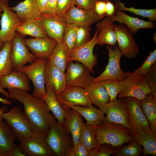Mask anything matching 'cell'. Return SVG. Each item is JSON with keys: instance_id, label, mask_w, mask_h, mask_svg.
Listing matches in <instances>:
<instances>
[{"instance_id": "6da1fadb", "label": "cell", "mask_w": 156, "mask_h": 156, "mask_svg": "<svg viewBox=\"0 0 156 156\" xmlns=\"http://www.w3.org/2000/svg\"><path fill=\"white\" fill-rule=\"evenodd\" d=\"M28 92L15 88L8 89V92L11 99L23 104L24 113L36 134L46 136L56 119L43 99L34 97Z\"/></svg>"}, {"instance_id": "7a4b0ae2", "label": "cell", "mask_w": 156, "mask_h": 156, "mask_svg": "<svg viewBox=\"0 0 156 156\" xmlns=\"http://www.w3.org/2000/svg\"><path fill=\"white\" fill-rule=\"evenodd\" d=\"M95 128L97 146L106 143L117 148L134 140L133 134L120 124L102 122Z\"/></svg>"}, {"instance_id": "3957f363", "label": "cell", "mask_w": 156, "mask_h": 156, "mask_svg": "<svg viewBox=\"0 0 156 156\" xmlns=\"http://www.w3.org/2000/svg\"><path fill=\"white\" fill-rule=\"evenodd\" d=\"M70 134L64 125L57 121L47 133V142L56 156H72L74 145Z\"/></svg>"}, {"instance_id": "277c9868", "label": "cell", "mask_w": 156, "mask_h": 156, "mask_svg": "<svg viewBox=\"0 0 156 156\" xmlns=\"http://www.w3.org/2000/svg\"><path fill=\"white\" fill-rule=\"evenodd\" d=\"M20 142L36 134L29 121L20 107L16 106L2 116Z\"/></svg>"}, {"instance_id": "5b68a950", "label": "cell", "mask_w": 156, "mask_h": 156, "mask_svg": "<svg viewBox=\"0 0 156 156\" xmlns=\"http://www.w3.org/2000/svg\"><path fill=\"white\" fill-rule=\"evenodd\" d=\"M125 73L126 78L120 81L122 89L118 94L119 98L133 97L140 101L147 94L152 92L145 76L129 71Z\"/></svg>"}, {"instance_id": "8992f818", "label": "cell", "mask_w": 156, "mask_h": 156, "mask_svg": "<svg viewBox=\"0 0 156 156\" xmlns=\"http://www.w3.org/2000/svg\"><path fill=\"white\" fill-rule=\"evenodd\" d=\"M47 59L38 58L29 65L24 66L19 70L31 81L34 87L32 96L34 97L43 99L46 94L45 73Z\"/></svg>"}, {"instance_id": "52a82bcc", "label": "cell", "mask_w": 156, "mask_h": 156, "mask_svg": "<svg viewBox=\"0 0 156 156\" xmlns=\"http://www.w3.org/2000/svg\"><path fill=\"white\" fill-rule=\"evenodd\" d=\"M8 0H0L3 13H1L0 43L12 41L18 27L22 22L8 6Z\"/></svg>"}, {"instance_id": "ba28073f", "label": "cell", "mask_w": 156, "mask_h": 156, "mask_svg": "<svg viewBox=\"0 0 156 156\" xmlns=\"http://www.w3.org/2000/svg\"><path fill=\"white\" fill-rule=\"evenodd\" d=\"M99 109L106 114L103 122L122 125L133 133L129 123L125 98H119L113 101H109Z\"/></svg>"}, {"instance_id": "9c48e42d", "label": "cell", "mask_w": 156, "mask_h": 156, "mask_svg": "<svg viewBox=\"0 0 156 156\" xmlns=\"http://www.w3.org/2000/svg\"><path fill=\"white\" fill-rule=\"evenodd\" d=\"M106 47L109 55L108 63L103 72L94 78L92 82L108 79L121 81L126 78L125 73L120 67V61L122 55L118 46L107 45Z\"/></svg>"}, {"instance_id": "30bf717a", "label": "cell", "mask_w": 156, "mask_h": 156, "mask_svg": "<svg viewBox=\"0 0 156 156\" xmlns=\"http://www.w3.org/2000/svg\"><path fill=\"white\" fill-rule=\"evenodd\" d=\"M24 39V36L16 32L12 39L11 58L13 70L19 71L26 63H32L38 58L29 52Z\"/></svg>"}, {"instance_id": "8fae6325", "label": "cell", "mask_w": 156, "mask_h": 156, "mask_svg": "<svg viewBox=\"0 0 156 156\" xmlns=\"http://www.w3.org/2000/svg\"><path fill=\"white\" fill-rule=\"evenodd\" d=\"M118 47L125 57L135 58L139 53V48L133 35V33L124 24L114 25Z\"/></svg>"}, {"instance_id": "7c38bea8", "label": "cell", "mask_w": 156, "mask_h": 156, "mask_svg": "<svg viewBox=\"0 0 156 156\" xmlns=\"http://www.w3.org/2000/svg\"><path fill=\"white\" fill-rule=\"evenodd\" d=\"M98 30L96 29L92 38L86 43L74 48L69 53V61L81 62L93 74V67L97 62L96 57L93 53V50L96 44Z\"/></svg>"}, {"instance_id": "4fadbf2b", "label": "cell", "mask_w": 156, "mask_h": 156, "mask_svg": "<svg viewBox=\"0 0 156 156\" xmlns=\"http://www.w3.org/2000/svg\"><path fill=\"white\" fill-rule=\"evenodd\" d=\"M129 121L134 135L146 129L150 123L140 107V100L133 97H125Z\"/></svg>"}, {"instance_id": "5bb4252c", "label": "cell", "mask_w": 156, "mask_h": 156, "mask_svg": "<svg viewBox=\"0 0 156 156\" xmlns=\"http://www.w3.org/2000/svg\"><path fill=\"white\" fill-rule=\"evenodd\" d=\"M46 136L36 135L20 142L19 144L25 156H55L48 144Z\"/></svg>"}, {"instance_id": "9a60e30c", "label": "cell", "mask_w": 156, "mask_h": 156, "mask_svg": "<svg viewBox=\"0 0 156 156\" xmlns=\"http://www.w3.org/2000/svg\"><path fill=\"white\" fill-rule=\"evenodd\" d=\"M83 65L70 62L65 73L67 86L84 88L92 82L94 77Z\"/></svg>"}, {"instance_id": "2e32d148", "label": "cell", "mask_w": 156, "mask_h": 156, "mask_svg": "<svg viewBox=\"0 0 156 156\" xmlns=\"http://www.w3.org/2000/svg\"><path fill=\"white\" fill-rule=\"evenodd\" d=\"M62 105L69 107L73 106L87 107L92 105L84 88L66 86L61 93L56 96Z\"/></svg>"}, {"instance_id": "e0dca14e", "label": "cell", "mask_w": 156, "mask_h": 156, "mask_svg": "<svg viewBox=\"0 0 156 156\" xmlns=\"http://www.w3.org/2000/svg\"><path fill=\"white\" fill-rule=\"evenodd\" d=\"M64 18L67 23L78 26H90L100 21L94 9L85 10L75 5L68 10Z\"/></svg>"}, {"instance_id": "ac0fdd59", "label": "cell", "mask_w": 156, "mask_h": 156, "mask_svg": "<svg viewBox=\"0 0 156 156\" xmlns=\"http://www.w3.org/2000/svg\"><path fill=\"white\" fill-rule=\"evenodd\" d=\"M46 90L53 91L56 96L66 88L65 73L57 68L47 59L45 73Z\"/></svg>"}, {"instance_id": "d6986e66", "label": "cell", "mask_w": 156, "mask_h": 156, "mask_svg": "<svg viewBox=\"0 0 156 156\" xmlns=\"http://www.w3.org/2000/svg\"><path fill=\"white\" fill-rule=\"evenodd\" d=\"M42 23L47 36L56 40L58 42L64 41L63 36L67 24L64 18L57 15L53 16L42 14L39 18Z\"/></svg>"}, {"instance_id": "ffe728a7", "label": "cell", "mask_w": 156, "mask_h": 156, "mask_svg": "<svg viewBox=\"0 0 156 156\" xmlns=\"http://www.w3.org/2000/svg\"><path fill=\"white\" fill-rule=\"evenodd\" d=\"M24 42L32 54L38 58L48 59L57 42L48 37L24 39Z\"/></svg>"}, {"instance_id": "44dd1931", "label": "cell", "mask_w": 156, "mask_h": 156, "mask_svg": "<svg viewBox=\"0 0 156 156\" xmlns=\"http://www.w3.org/2000/svg\"><path fill=\"white\" fill-rule=\"evenodd\" d=\"M62 106L66 113L64 118V125L71 135L74 151L79 141L81 128L84 123L81 116L77 111L68 107Z\"/></svg>"}, {"instance_id": "7402d4cb", "label": "cell", "mask_w": 156, "mask_h": 156, "mask_svg": "<svg viewBox=\"0 0 156 156\" xmlns=\"http://www.w3.org/2000/svg\"><path fill=\"white\" fill-rule=\"evenodd\" d=\"M114 22L111 18L105 17L96 24L98 30L96 44L101 46L107 44L113 46L116 45V37L114 30Z\"/></svg>"}, {"instance_id": "603a6c76", "label": "cell", "mask_w": 156, "mask_h": 156, "mask_svg": "<svg viewBox=\"0 0 156 156\" xmlns=\"http://www.w3.org/2000/svg\"><path fill=\"white\" fill-rule=\"evenodd\" d=\"M30 79L20 71L12 70L0 79V87L2 89L17 88L27 92L30 90Z\"/></svg>"}, {"instance_id": "cb8c5ba5", "label": "cell", "mask_w": 156, "mask_h": 156, "mask_svg": "<svg viewBox=\"0 0 156 156\" xmlns=\"http://www.w3.org/2000/svg\"><path fill=\"white\" fill-rule=\"evenodd\" d=\"M111 18L114 21H117L120 24L125 25L134 34H137L138 31L141 29H155V28L154 22L146 21L129 16L118 9L115 15Z\"/></svg>"}, {"instance_id": "d4e9b609", "label": "cell", "mask_w": 156, "mask_h": 156, "mask_svg": "<svg viewBox=\"0 0 156 156\" xmlns=\"http://www.w3.org/2000/svg\"><path fill=\"white\" fill-rule=\"evenodd\" d=\"M16 31L23 36L29 35L35 38L48 37L39 18L29 19L22 22L17 28Z\"/></svg>"}, {"instance_id": "484cf974", "label": "cell", "mask_w": 156, "mask_h": 156, "mask_svg": "<svg viewBox=\"0 0 156 156\" xmlns=\"http://www.w3.org/2000/svg\"><path fill=\"white\" fill-rule=\"evenodd\" d=\"M10 8L15 12L22 22L29 19L39 18L42 15L35 0H24Z\"/></svg>"}, {"instance_id": "4316f807", "label": "cell", "mask_w": 156, "mask_h": 156, "mask_svg": "<svg viewBox=\"0 0 156 156\" xmlns=\"http://www.w3.org/2000/svg\"><path fill=\"white\" fill-rule=\"evenodd\" d=\"M69 56L67 45L63 41L56 44L48 59L54 66L65 73L70 62Z\"/></svg>"}, {"instance_id": "83f0119b", "label": "cell", "mask_w": 156, "mask_h": 156, "mask_svg": "<svg viewBox=\"0 0 156 156\" xmlns=\"http://www.w3.org/2000/svg\"><path fill=\"white\" fill-rule=\"evenodd\" d=\"M134 140L143 148V156L156 155V133L151 129L143 130L134 135Z\"/></svg>"}, {"instance_id": "f1b7e54d", "label": "cell", "mask_w": 156, "mask_h": 156, "mask_svg": "<svg viewBox=\"0 0 156 156\" xmlns=\"http://www.w3.org/2000/svg\"><path fill=\"white\" fill-rule=\"evenodd\" d=\"M92 104L99 108L109 101V97L106 89L99 82H92L84 88Z\"/></svg>"}, {"instance_id": "f546056e", "label": "cell", "mask_w": 156, "mask_h": 156, "mask_svg": "<svg viewBox=\"0 0 156 156\" xmlns=\"http://www.w3.org/2000/svg\"><path fill=\"white\" fill-rule=\"evenodd\" d=\"M70 107L83 116L86 121V125L94 127L102 123L105 116L102 110L96 109L92 105L86 107L73 106Z\"/></svg>"}, {"instance_id": "4dcf8cb0", "label": "cell", "mask_w": 156, "mask_h": 156, "mask_svg": "<svg viewBox=\"0 0 156 156\" xmlns=\"http://www.w3.org/2000/svg\"><path fill=\"white\" fill-rule=\"evenodd\" d=\"M140 101L141 107L149 122L150 128L156 133V93H148Z\"/></svg>"}, {"instance_id": "1f68e13d", "label": "cell", "mask_w": 156, "mask_h": 156, "mask_svg": "<svg viewBox=\"0 0 156 156\" xmlns=\"http://www.w3.org/2000/svg\"><path fill=\"white\" fill-rule=\"evenodd\" d=\"M16 137L6 122L0 120V156H7Z\"/></svg>"}, {"instance_id": "d6a6232c", "label": "cell", "mask_w": 156, "mask_h": 156, "mask_svg": "<svg viewBox=\"0 0 156 156\" xmlns=\"http://www.w3.org/2000/svg\"><path fill=\"white\" fill-rule=\"evenodd\" d=\"M43 99L49 110L52 112L57 122L64 125L66 112L61 104L57 100L54 92L51 90H47Z\"/></svg>"}, {"instance_id": "836d02e7", "label": "cell", "mask_w": 156, "mask_h": 156, "mask_svg": "<svg viewBox=\"0 0 156 156\" xmlns=\"http://www.w3.org/2000/svg\"><path fill=\"white\" fill-rule=\"evenodd\" d=\"M12 41L5 42L0 50V79L13 70L11 58Z\"/></svg>"}, {"instance_id": "e575fe53", "label": "cell", "mask_w": 156, "mask_h": 156, "mask_svg": "<svg viewBox=\"0 0 156 156\" xmlns=\"http://www.w3.org/2000/svg\"><path fill=\"white\" fill-rule=\"evenodd\" d=\"M79 141L89 151L94 149L97 146L95 127L84 123L81 130Z\"/></svg>"}, {"instance_id": "d590c367", "label": "cell", "mask_w": 156, "mask_h": 156, "mask_svg": "<svg viewBox=\"0 0 156 156\" xmlns=\"http://www.w3.org/2000/svg\"><path fill=\"white\" fill-rule=\"evenodd\" d=\"M114 4L116 8L120 11H128L135 15L147 18L149 21L153 22L156 20V8L146 9L135 8L133 7H126L125 4L119 0H115Z\"/></svg>"}, {"instance_id": "8d00e7d4", "label": "cell", "mask_w": 156, "mask_h": 156, "mask_svg": "<svg viewBox=\"0 0 156 156\" xmlns=\"http://www.w3.org/2000/svg\"><path fill=\"white\" fill-rule=\"evenodd\" d=\"M144 150L135 140L130 143L117 148L115 155L117 156H139L143 154Z\"/></svg>"}, {"instance_id": "74e56055", "label": "cell", "mask_w": 156, "mask_h": 156, "mask_svg": "<svg viewBox=\"0 0 156 156\" xmlns=\"http://www.w3.org/2000/svg\"><path fill=\"white\" fill-rule=\"evenodd\" d=\"M107 90L109 96V101L115 100L122 89L120 81L112 79H106L99 81Z\"/></svg>"}, {"instance_id": "f35d334b", "label": "cell", "mask_w": 156, "mask_h": 156, "mask_svg": "<svg viewBox=\"0 0 156 156\" xmlns=\"http://www.w3.org/2000/svg\"><path fill=\"white\" fill-rule=\"evenodd\" d=\"M77 26L76 25L68 23L65 26L63 36V41L67 45L69 53L75 47Z\"/></svg>"}, {"instance_id": "ab89813d", "label": "cell", "mask_w": 156, "mask_h": 156, "mask_svg": "<svg viewBox=\"0 0 156 156\" xmlns=\"http://www.w3.org/2000/svg\"><path fill=\"white\" fill-rule=\"evenodd\" d=\"M156 63V49L150 52L142 65L135 70L134 72L142 76H145L151 70L154 64Z\"/></svg>"}, {"instance_id": "60d3db41", "label": "cell", "mask_w": 156, "mask_h": 156, "mask_svg": "<svg viewBox=\"0 0 156 156\" xmlns=\"http://www.w3.org/2000/svg\"><path fill=\"white\" fill-rule=\"evenodd\" d=\"M117 148L112 145L102 144L89 151V156H109L116 155Z\"/></svg>"}, {"instance_id": "b9f144b4", "label": "cell", "mask_w": 156, "mask_h": 156, "mask_svg": "<svg viewBox=\"0 0 156 156\" xmlns=\"http://www.w3.org/2000/svg\"><path fill=\"white\" fill-rule=\"evenodd\" d=\"M90 26H78L77 29L76 37L74 48L85 44L90 40Z\"/></svg>"}, {"instance_id": "7bdbcfd3", "label": "cell", "mask_w": 156, "mask_h": 156, "mask_svg": "<svg viewBox=\"0 0 156 156\" xmlns=\"http://www.w3.org/2000/svg\"><path fill=\"white\" fill-rule=\"evenodd\" d=\"M74 5H75V0H58L56 15L64 18L68 10Z\"/></svg>"}, {"instance_id": "ee69618b", "label": "cell", "mask_w": 156, "mask_h": 156, "mask_svg": "<svg viewBox=\"0 0 156 156\" xmlns=\"http://www.w3.org/2000/svg\"><path fill=\"white\" fill-rule=\"evenodd\" d=\"M145 77L152 92L156 93V63Z\"/></svg>"}, {"instance_id": "f6af8a7d", "label": "cell", "mask_w": 156, "mask_h": 156, "mask_svg": "<svg viewBox=\"0 0 156 156\" xmlns=\"http://www.w3.org/2000/svg\"><path fill=\"white\" fill-rule=\"evenodd\" d=\"M94 9L100 20H101L105 15V0H100L97 1L95 4Z\"/></svg>"}, {"instance_id": "bcb514c9", "label": "cell", "mask_w": 156, "mask_h": 156, "mask_svg": "<svg viewBox=\"0 0 156 156\" xmlns=\"http://www.w3.org/2000/svg\"><path fill=\"white\" fill-rule=\"evenodd\" d=\"M100 0H75V5L85 10L94 9L96 2Z\"/></svg>"}, {"instance_id": "7dc6e473", "label": "cell", "mask_w": 156, "mask_h": 156, "mask_svg": "<svg viewBox=\"0 0 156 156\" xmlns=\"http://www.w3.org/2000/svg\"><path fill=\"white\" fill-rule=\"evenodd\" d=\"M58 0H48L44 13L53 16L56 15V9Z\"/></svg>"}, {"instance_id": "c3c4849f", "label": "cell", "mask_w": 156, "mask_h": 156, "mask_svg": "<svg viewBox=\"0 0 156 156\" xmlns=\"http://www.w3.org/2000/svg\"><path fill=\"white\" fill-rule=\"evenodd\" d=\"M72 156H89V151L79 141Z\"/></svg>"}, {"instance_id": "681fc988", "label": "cell", "mask_w": 156, "mask_h": 156, "mask_svg": "<svg viewBox=\"0 0 156 156\" xmlns=\"http://www.w3.org/2000/svg\"><path fill=\"white\" fill-rule=\"evenodd\" d=\"M106 12L105 17L112 18L116 13L117 9L114 3L111 0H105Z\"/></svg>"}, {"instance_id": "f907efd6", "label": "cell", "mask_w": 156, "mask_h": 156, "mask_svg": "<svg viewBox=\"0 0 156 156\" xmlns=\"http://www.w3.org/2000/svg\"><path fill=\"white\" fill-rule=\"evenodd\" d=\"M7 156H25L22 152L20 145L14 144Z\"/></svg>"}, {"instance_id": "816d5d0a", "label": "cell", "mask_w": 156, "mask_h": 156, "mask_svg": "<svg viewBox=\"0 0 156 156\" xmlns=\"http://www.w3.org/2000/svg\"><path fill=\"white\" fill-rule=\"evenodd\" d=\"M37 5L42 14H44L48 0H35Z\"/></svg>"}, {"instance_id": "f5cc1de1", "label": "cell", "mask_w": 156, "mask_h": 156, "mask_svg": "<svg viewBox=\"0 0 156 156\" xmlns=\"http://www.w3.org/2000/svg\"><path fill=\"white\" fill-rule=\"evenodd\" d=\"M8 110L7 107H1V108L0 109V120L1 121H3L2 119V114L5 112L6 111Z\"/></svg>"}, {"instance_id": "db71d44e", "label": "cell", "mask_w": 156, "mask_h": 156, "mask_svg": "<svg viewBox=\"0 0 156 156\" xmlns=\"http://www.w3.org/2000/svg\"><path fill=\"white\" fill-rule=\"evenodd\" d=\"M0 102L4 104H7L8 105H11L12 104V102L10 101L1 97H0Z\"/></svg>"}, {"instance_id": "11a10c76", "label": "cell", "mask_w": 156, "mask_h": 156, "mask_svg": "<svg viewBox=\"0 0 156 156\" xmlns=\"http://www.w3.org/2000/svg\"><path fill=\"white\" fill-rule=\"evenodd\" d=\"M0 92L2 93L3 94H4L5 97L7 98H9L11 99L10 97L9 93L8 92H6L2 88L0 87Z\"/></svg>"}, {"instance_id": "9f6ffc18", "label": "cell", "mask_w": 156, "mask_h": 156, "mask_svg": "<svg viewBox=\"0 0 156 156\" xmlns=\"http://www.w3.org/2000/svg\"><path fill=\"white\" fill-rule=\"evenodd\" d=\"M153 38L154 40V41L155 43H156V32L155 33L153 36Z\"/></svg>"}, {"instance_id": "6f0895ef", "label": "cell", "mask_w": 156, "mask_h": 156, "mask_svg": "<svg viewBox=\"0 0 156 156\" xmlns=\"http://www.w3.org/2000/svg\"><path fill=\"white\" fill-rule=\"evenodd\" d=\"M4 44L0 43V49L3 47Z\"/></svg>"}, {"instance_id": "680465c9", "label": "cell", "mask_w": 156, "mask_h": 156, "mask_svg": "<svg viewBox=\"0 0 156 156\" xmlns=\"http://www.w3.org/2000/svg\"><path fill=\"white\" fill-rule=\"evenodd\" d=\"M3 11V9L2 8L1 6V5H0V14L1 13V12Z\"/></svg>"}, {"instance_id": "91938a15", "label": "cell", "mask_w": 156, "mask_h": 156, "mask_svg": "<svg viewBox=\"0 0 156 156\" xmlns=\"http://www.w3.org/2000/svg\"></svg>"}]
</instances>
